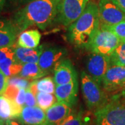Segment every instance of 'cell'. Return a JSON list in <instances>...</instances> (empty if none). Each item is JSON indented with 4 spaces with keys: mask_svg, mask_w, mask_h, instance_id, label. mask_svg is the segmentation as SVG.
Returning a JSON list of instances; mask_svg holds the SVG:
<instances>
[{
    "mask_svg": "<svg viewBox=\"0 0 125 125\" xmlns=\"http://www.w3.org/2000/svg\"><path fill=\"white\" fill-rule=\"evenodd\" d=\"M61 0H34L18 10L12 18L18 33L36 26L44 30L56 22Z\"/></svg>",
    "mask_w": 125,
    "mask_h": 125,
    "instance_id": "1",
    "label": "cell"
},
{
    "mask_svg": "<svg viewBox=\"0 0 125 125\" xmlns=\"http://www.w3.org/2000/svg\"><path fill=\"white\" fill-rule=\"evenodd\" d=\"M99 28L98 4L90 1L82 15L68 27L67 38L76 47L89 49Z\"/></svg>",
    "mask_w": 125,
    "mask_h": 125,
    "instance_id": "2",
    "label": "cell"
},
{
    "mask_svg": "<svg viewBox=\"0 0 125 125\" xmlns=\"http://www.w3.org/2000/svg\"><path fill=\"white\" fill-rule=\"evenodd\" d=\"M96 125H125V96L116 94L94 111Z\"/></svg>",
    "mask_w": 125,
    "mask_h": 125,
    "instance_id": "3",
    "label": "cell"
},
{
    "mask_svg": "<svg viewBox=\"0 0 125 125\" xmlns=\"http://www.w3.org/2000/svg\"><path fill=\"white\" fill-rule=\"evenodd\" d=\"M81 85L85 104L89 109L95 111L106 104L108 99L106 91L85 72L81 74Z\"/></svg>",
    "mask_w": 125,
    "mask_h": 125,
    "instance_id": "4",
    "label": "cell"
},
{
    "mask_svg": "<svg viewBox=\"0 0 125 125\" xmlns=\"http://www.w3.org/2000/svg\"><path fill=\"white\" fill-rule=\"evenodd\" d=\"M90 0H61L56 22L69 27L80 17Z\"/></svg>",
    "mask_w": 125,
    "mask_h": 125,
    "instance_id": "5",
    "label": "cell"
},
{
    "mask_svg": "<svg viewBox=\"0 0 125 125\" xmlns=\"http://www.w3.org/2000/svg\"><path fill=\"white\" fill-rule=\"evenodd\" d=\"M120 41V39L113 32L104 28H99L92 41L89 50L94 53L110 56Z\"/></svg>",
    "mask_w": 125,
    "mask_h": 125,
    "instance_id": "6",
    "label": "cell"
},
{
    "mask_svg": "<svg viewBox=\"0 0 125 125\" xmlns=\"http://www.w3.org/2000/svg\"><path fill=\"white\" fill-rule=\"evenodd\" d=\"M99 18L101 28L110 27L125 21V13L111 0H99Z\"/></svg>",
    "mask_w": 125,
    "mask_h": 125,
    "instance_id": "7",
    "label": "cell"
},
{
    "mask_svg": "<svg viewBox=\"0 0 125 125\" xmlns=\"http://www.w3.org/2000/svg\"><path fill=\"white\" fill-rule=\"evenodd\" d=\"M111 65L109 56L92 52L85 62L87 74L99 85H102L103 79L109 67Z\"/></svg>",
    "mask_w": 125,
    "mask_h": 125,
    "instance_id": "8",
    "label": "cell"
},
{
    "mask_svg": "<svg viewBox=\"0 0 125 125\" xmlns=\"http://www.w3.org/2000/svg\"><path fill=\"white\" fill-rule=\"evenodd\" d=\"M67 54L66 49L62 47L51 46L45 47L40 55L38 65L48 74L54 72L55 67L65 59Z\"/></svg>",
    "mask_w": 125,
    "mask_h": 125,
    "instance_id": "9",
    "label": "cell"
},
{
    "mask_svg": "<svg viewBox=\"0 0 125 125\" xmlns=\"http://www.w3.org/2000/svg\"><path fill=\"white\" fill-rule=\"evenodd\" d=\"M125 83V66L111 65L104 76L102 85L106 92H121Z\"/></svg>",
    "mask_w": 125,
    "mask_h": 125,
    "instance_id": "10",
    "label": "cell"
},
{
    "mask_svg": "<svg viewBox=\"0 0 125 125\" xmlns=\"http://www.w3.org/2000/svg\"><path fill=\"white\" fill-rule=\"evenodd\" d=\"M53 79L56 85L77 81V73L69 59H63L56 65L54 69Z\"/></svg>",
    "mask_w": 125,
    "mask_h": 125,
    "instance_id": "11",
    "label": "cell"
},
{
    "mask_svg": "<svg viewBox=\"0 0 125 125\" xmlns=\"http://www.w3.org/2000/svg\"><path fill=\"white\" fill-rule=\"evenodd\" d=\"M78 80L69 83L56 85L54 94L57 102L65 104L70 107L76 104L78 94Z\"/></svg>",
    "mask_w": 125,
    "mask_h": 125,
    "instance_id": "12",
    "label": "cell"
},
{
    "mask_svg": "<svg viewBox=\"0 0 125 125\" xmlns=\"http://www.w3.org/2000/svg\"><path fill=\"white\" fill-rule=\"evenodd\" d=\"M18 119L24 125H45L46 123L45 111L38 106H23Z\"/></svg>",
    "mask_w": 125,
    "mask_h": 125,
    "instance_id": "13",
    "label": "cell"
},
{
    "mask_svg": "<svg viewBox=\"0 0 125 125\" xmlns=\"http://www.w3.org/2000/svg\"><path fill=\"white\" fill-rule=\"evenodd\" d=\"M71 114L72 107L65 104L57 102L45 112V125H57Z\"/></svg>",
    "mask_w": 125,
    "mask_h": 125,
    "instance_id": "14",
    "label": "cell"
},
{
    "mask_svg": "<svg viewBox=\"0 0 125 125\" xmlns=\"http://www.w3.org/2000/svg\"><path fill=\"white\" fill-rule=\"evenodd\" d=\"M18 32L11 20L0 21V48L11 47L16 40Z\"/></svg>",
    "mask_w": 125,
    "mask_h": 125,
    "instance_id": "15",
    "label": "cell"
},
{
    "mask_svg": "<svg viewBox=\"0 0 125 125\" xmlns=\"http://www.w3.org/2000/svg\"><path fill=\"white\" fill-rule=\"evenodd\" d=\"M13 49L15 52V58L19 62L24 65L30 62L38 63L44 47L43 45H40L36 48L29 49L18 46L14 47Z\"/></svg>",
    "mask_w": 125,
    "mask_h": 125,
    "instance_id": "16",
    "label": "cell"
},
{
    "mask_svg": "<svg viewBox=\"0 0 125 125\" xmlns=\"http://www.w3.org/2000/svg\"><path fill=\"white\" fill-rule=\"evenodd\" d=\"M22 106L15 102L11 101L4 95H0V119L4 121L18 118L22 110Z\"/></svg>",
    "mask_w": 125,
    "mask_h": 125,
    "instance_id": "17",
    "label": "cell"
},
{
    "mask_svg": "<svg viewBox=\"0 0 125 125\" xmlns=\"http://www.w3.org/2000/svg\"><path fill=\"white\" fill-rule=\"evenodd\" d=\"M41 34L36 29L24 31L18 36V45L24 48H36L39 46Z\"/></svg>",
    "mask_w": 125,
    "mask_h": 125,
    "instance_id": "18",
    "label": "cell"
},
{
    "mask_svg": "<svg viewBox=\"0 0 125 125\" xmlns=\"http://www.w3.org/2000/svg\"><path fill=\"white\" fill-rule=\"evenodd\" d=\"M48 74L43 71L38 65V63H26L24 64L18 76H21L29 81H35L40 79Z\"/></svg>",
    "mask_w": 125,
    "mask_h": 125,
    "instance_id": "19",
    "label": "cell"
},
{
    "mask_svg": "<svg viewBox=\"0 0 125 125\" xmlns=\"http://www.w3.org/2000/svg\"><path fill=\"white\" fill-rule=\"evenodd\" d=\"M22 66V64L15 57L6 58L0 61V70L8 77L18 76Z\"/></svg>",
    "mask_w": 125,
    "mask_h": 125,
    "instance_id": "20",
    "label": "cell"
},
{
    "mask_svg": "<svg viewBox=\"0 0 125 125\" xmlns=\"http://www.w3.org/2000/svg\"><path fill=\"white\" fill-rule=\"evenodd\" d=\"M109 57L111 65L125 67V40H121Z\"/></svg>",
    "mask_w": 125,
    "mask_h": 125,
    "instance_id": "21",
    "label": "cell"
},
{
    "mask_svg": "<svg viewBox=\"0 0 125 125\" xmlns=\"http://www.w3.org/2000/svg\"><path fill=\"white\" fill-rule=\"evenodd\" d=\"M36 97L37 106H38L44 111H47L49 108L53 106L57 100L54 94L46 93L42 92H38Z\"/></svg>",
    "mask_w": 125,
    "mask_h": 125,
    "instance_id": "22",
    "label": "cell"
},
{
    "mask_svg": "<svg viewBox=\"0 0 125 125\" xmlns=\"http://www.w3.org/2000/svg\"><path fill=\"white\" fill-rule=\"evenodd\" d=\"M36 81V85L38 92L54 94L56 88V84L54 79L50 76L44 77L42 79Z\"/></svg>",
    "mask_w": 125,
    "mask_h": 125,
    "instance_id": "23",
    "label": "cell"
},
{
    "mask_svg": "<svg viewBox=\"0 0 125 125\" xmlns=\"http://www.w3.org/2000/svg\"><path fill=\"white\" fill-rule=\"evenodd\" d=\"M30 84L31 83L29 82V80L22 78L21 76H13L9 78V85H14L19 88L28 90Z\"/></svg>",
    "mask_w": 125,
    "mask_h": 125,
    "instance_id": "24",
    "label": "cell"
},
{
    "mask_svg": "<svg viewBox=\"0 0 125 125\" xmlns=\"http://www.w3.org/2000/svg\"><path fill=\"white\" fill-rule=\"evenodd\" d=\"M57 125H83L81 113H72L70 115Z\"/></svg>",
    "mask_w": 125,
    "mask_h": 125,
    "instance_id": "25",
    "label": "cell"
},
{
    "mask_svg": "<svg viewBox=\"0 0 125 125\" xmlns=\"http://www.w3.org/2000/svg\"><path fill=\"white\" fill-rule=\"evenodd\" d=\"M104 29H106L113 32L121 40H125V21L121 22L113 26L104 27Z\"/></svg>",
    "mask_w": 125,
    "mask_h": 125,
    "instance_id": "26",
    "label": "cell"
},
{
    "mask_svg": "<svg viewBox=\"0 0 125 125\" xmlns=\"http://www.w3.org/2000/svg\"><path fill=\"white\" fill-rule=\"evenodd\" d=\"M19 90H20V88L16 87V86H14V85H8L7 88H6L4 93H3L2 95H4L5 97H6L10 100L15 102Z\"/></svg>",
    "mask_w": 125,
    "mask_h": 125,
    "instance_id": "27",
    "label": "cell"
},
{
    "mask_svg": "<svg viewBox=\"0 0 125 125\" xmlns=\"http://www.w3.org/2000/svg\"><path fill=\"white\" fill-rule=\"evenodd\" d=\"M15 57L14 49L11 47H4L0 48V61L6 58H13Z\"/></svg>",
    "mask_w": 125,
    "mask_h": 125,
    "instance_id": "28",
    "label": "cell"
},
{
    "mask_svg": "<svg viewBox=\"0 0 125 125\" xmlns=\"http://www.w3.org/2000/svg\"><path fill=\"white\" fill-rule=\"evenodd\" d=\"M25 106H37L36 95L32 93L29 90H27V92H26Z\"/></svg>",
    "mask_w": 125,
    "mask_h": 125,
    "instance_id": "29",
    "label": "cell"
},
{
    "mask_svg": "<svg viewBox=\"0 0 125 125\" xmlns=\"http://www.w3.org/2000/svg\"><path fill=\"white\" fill-rule=\"evenodd\" d=\"M26 92L27 90L24 89V88H20V90L18 92V95L15 98V103L20 106H24L25 105V97H26Z\"/></svg>",
    "mask_w": 125,
    "mask_h": 125,
    "instance_id": "30",
    "label": "cell"
},
{
    "mask_svg": "<svg viewBox=\"0 0 125 125\" xmlns=\"http://www.w3.org/2000/svg\"><path fill=\"white\" fill-rule=\"evenodd\" d=\"M9 78L0 70V95L3 94L9 85Z\"/></svg>",
    "mask_w": 125,
    "mask_h": 125,
    "instance_id": "31",
    "label": "cell"
},
{
    "mask_svg": "<svg viewBox=\"0 0 125 125\" xmlns=\"http://www.w3.org/2000/svg\"><path fill=\"white\" fill-rule=\"evenodd\" d=\"M10 4L15 8L24 6L34 0H9Z\"/></svg>",
    "mask_w": 125,
    "mask_h": 125,
    "instance_id": "32",
    "label": "cell"
},
{
    "mask_svg": "<svg viewBox=\"0 0 125 125\" xmlns=\"http://www.w3.org/2000/svg\"><path fill=\"white\" fill-rule=\"evenodd\" d=\"M111 1L114 4L116 5L120 10L125 13V0H111Z\"/></svg>",
    "mask_w": 125,
    "mask_h": 125,
    "instance_id": "33",
    "label": "cell"
},
{
    "mask_svg": "<svg viewBox=\"0 0 125 125\" xmlns=\"http://www.w3.org/2000/svg\"><path fill=\"white\" fill-rule=\"evenodd\" d=\"M5 125H21L15 121H13L11 120H8L5 122Z\"/></svg>",
    "mask_w": 125,
    "mask_h": 125,
    "instance_id": "34",
    "label": "cell"
},
{
    "mask_svg": "<svg viewBox=\"0 0 125 125\" xmlns=\"http://www.w3.org/2000/svg\"><path fill=\"white\" fill-rule=\"evenodd\" d=\"M5 3H6V0H0V11L4 9Z\"/></svg>",
    "mask_w": 125,
    "mask_h": 125,
    "instance_id": "35",
    "label": "cell"
},
{
    "mask_svg": "<svg viewBox=\"0 0 125 125\" xmlns=\"http://www.w3.org/2000/svg\"><path fill=\"white\" fill-rule=\"evenodd\" d=\"M121 94L125 96V85H124V86H123V88H122V90H121Z\"/></svg>",
    "mask_w": 125,
    "mask_h": 125,
    "instance_id": "36",
    "label": "cell"
}]
</instances>
